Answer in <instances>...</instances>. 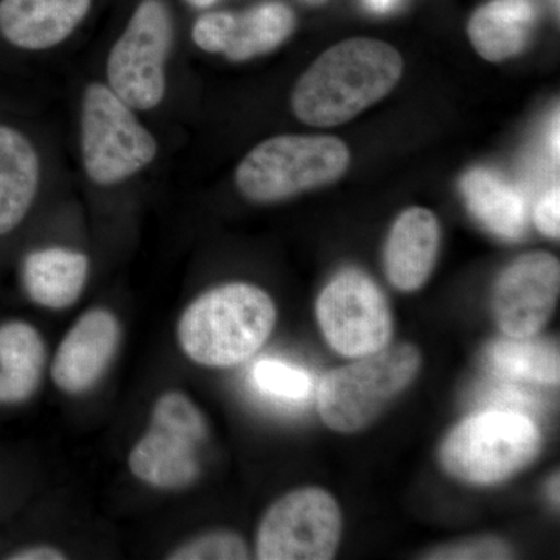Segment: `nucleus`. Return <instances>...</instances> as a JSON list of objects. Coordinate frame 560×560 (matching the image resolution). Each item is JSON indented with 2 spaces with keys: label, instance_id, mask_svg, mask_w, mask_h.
Listing matches in <instances>:
<instances>
[{
  "label": "nucleus",
  "instance_id": "nucleus-22",
  "mask_svg": "<svg viewBox=\"0 0 560 560\" xmlns=\"http://www.w3.org/2000/svg\"><path fill=\"white\" fill-rule=\"evenodd\" d=\"M253 381L261 393L289 404L307 399L312 390V378L307 372L280 360L257 361L253 368Z\"/></svg>",
  "mask_w": 560,
  "mask_h": 560
},
{
  "label": "nucleus",
  "instance_id": "nucleus-17",
  "mask_svg": "<svg viewBox=\"0 0 560 560\" xmlns=\"http://www.w3.org/2000/svg\"><path fill=\"white\" fill-rule=\"evenodd\" d=\"M467 209L486 230L506 241L523 237L528 224L525 197L510 180L489 168H471L460 179Z\"/></svg>",
  "mask_w": 560,
  "mask_h": 560
},
{
  "label": "nucleus",
  "instance_id": "nucleus-15",
  "mask_svg": "<svg viewBox=\"0 0 560 560\" xmlns=\"http://www.w3.org/2000/svg\"><path fill=\"white\" fill-rule=\"evenodd\" d=\"M441 249V224L429 209L410 208L400 213L389 232L385 270L400 291L419 290L429 280Z\"/></svg>",
  "mask_w": 560,
  "mask_h": 560
},
{
  "label": "nucleus",
  "instance_id": "nucleus-1",
  "mask_svg": "<svg viewBox=\"0 0 560 560\" xmlns=\"http://www.w3.org/2000/svg\"><path fill=\"white\" fill-rule=\"evenodd\" d=\"M404 73L399 51L383 40H342L313 62L291 95L298 119L337 127L359 116L396 88Z\"/></svg>",
  "mask_w": 560,
  "mask_h": 560
},
{
  "label": "nucleus",
  "instance_id": "nucleus-9",
  "mask_svg": "<svg viewBox=\"0 0 560 560\" xmlns=\"http://www.w3.org/2000/svg\"><path fill=\"white\" fill-rule=\"evenodd\" d=\"M341 539V512L326 490L287 493L268 510L257 534V559L329 560Z\"/></svg>",
  "mask_w": 560,
  "mask_h": 560
},
{
  "label": "nucleus",
  "instance_id": "nucleus-6",
  "mask_svg": "<svg viewBox=\"0 0 560 560\" xmlns=\"http://www.w3.org/2000/svg\"><path fill=\"white\" fill-rule=\"evenodd\" d=\"M540 448L539 427L529 416L488 410L464 420L448 434L441 459L459 480L495 485L525 469Z\"/></svg>",
  "mask_w": 560,
  "mask_h": 560
},
{
  "label": "nucleus",
  "instance_id": "nucleus-7",
  "mask_svg": "<svg viewBox=\"0 0 560 560\" xmlns=\"http://www.w3.org/2000/svg\"><path fill=\"white\" fill-rule=\"evenodd\" d=\"M173 40L167 0H139L106 60V84L132 109L143 113L164 101Z\"/></svg>",
  "mask_w": 560,
  "mask_h": 560
},
{
  "label": "nucleus",
  "instance_id": "nucleus-29",
  "mask_svg": "<svg viewBox=\"0 0 560 560\" xmlns=\"http://www.w3.org/2000/svg\"><path fill=\"white\" fill-rule=\"evenodd\" d=\"M184 2H186L187 5H190L191 9L206 10L210 9L212 5H215L219 0H184Z\"/></svg>",
  "mask_w": 560,
  "mask_h": 560
},
{
  "label": "nucleus",
  "instance_id": "nucleus-25",
  "mask_svg": "<svg viewBox=\"0 0 560 560\" xmlns=\"http://www.w3.org/2000/svg\"><path fill=\"white\" fill-rule=\"evenodd\" d=\"M485 399L488 404L495 405L493 410L517 411L526 415L536 411L537 400L525 394V390L512 388V386H490L485 390ZM528 416V415H526Z\"/></svg>",
  "mask_w": 560,
  "mask_h": 560
},
{
  "label": "nucleus",
  "instance_id": "nucleus-8",
  "mask_svg": "<svg viewBox=\"0 0 560 560\" xmlns=\"http://www.w3.org/2000/svg\"><path fill=\"white\" fill-rule=\"evenodd\" d=\"M206 422L183 393H167L154 405L150 430L135 445L130 469L139 480L160 489H183L200 475L197 451Z\"/></svg>",
  "mask_w": 560,
  "mask_h": 560
},
{
  "label": "nucleus",
  "instance_id": "nucleus-26",
  "mask_svg": "<svg viewBox=\"0 0 560 560\" xmlns=\"http://www.w3.org/2000/svg\"><path fill=\"white\" fill-rule=\"evenodd\" d=\"M559 209H560V191L559 184L552 186L540 201L537 202L536 212H534V220L536 226L540 232H544L547 237L559 238Z\"/></svg>",
  "mask_w": 560,
  "mask_h": 560
},
{
  "label": "nucleus",
  "instance_id": "nucleus-24",
  "mask_svg": "<svg viewBox=\"0 0 560 560\" xmlns=\"http://www.w3.org/2000/svg\"><path fill=\"white\" fill-rule=\"evenodd\" d=\"M512 550L510 545L493 537H482L463 541L458 545H448L440 550L431 551L427 559L442 560H471V559H511Z\"/></svg>",
  "mask_w": 560,
  "mask_h": 560
},
{
  "label": "nucleus",
  "instance_id": "nucleus-10",
  "mask_svg": "<svg viewBox=\"0 0 560 560\" xmlns=\"http://www.w3.org/2000/svg\"><path fill=\"white\" fill-rule=\"evenodd\" d=\"M327 342L345 357L370 355L389 345L393 313L377 283L359 270H346L327 283L316 302Z\"/></svg>",
  "mask_w": 560,
  "mask_h": 560
},
{
  "label": "nucleus",
  "instance_id": "nucleus-5",
  "mask_svg": "<svg viewBox=\"0 0 560 560\" xmlns=\"http://www.w3.org/2000/svg\"><path fill=\"white\" fill-rule=\"evenodd\" d=\"M80 147L84 172L95 186L131 179L160 151L153 132L108 84H88L81 98Z\"/></svg>",
  "mask_w": 560,
  "mask_h": 560
},
{
  "label": "nucleus",
  "instance_id": "nucleus-20",
  "mask_svg": "<svg viewBox=\"0 0 560 560\" xmlns=\"http://www.w3.org/2000/svg\"><path fill=\"white\" fill-rule=\"evenodd\" d=\"M46 350L38 331L21 320L0 327V404L28 399L38 388Z\"/></svg>",
  "mask_w": 560,
  "mask_h": 560
},
{
  "label": "nucleus",
  "instance_id": "nucleus-21",
  "mask_svg": "<svg viewBox=\"0 0 560 560\" xmlns=\"http://www.w3.org/2000/svg\"><path fill=\"white\" fill-rule=\"evenodd\" d=\"M485 361L497 377L536 385H556L560 377L559 348L555 341L504 335L486 349Z\"/></svg>",
  "mask_w": 560,
  "mask_h": 560
},
{
  "label": "nucleus",
  "instance_id": "nucleus-19",
  "mask_svg": "<svg viewBox=\"0 0 560 560\" xmlns=\"http://www.w3.org/2000/svg\"><path fill=\"white\" fill-rule=\"evenodd\" d=\"M536 21L533 0H492L475 11L467 33L485 60L499 62L517 57L528 46Z\"/></svg>",
  "mask_w": 560,
  "mask_h": 560
},
{
  "label": "nucleus",
  "instance_id": "nucleus-28",
  "mask_svg": "<svg viewBox=\"0 0 560 560\" xmlns=\"http://www.w3.org/2000/svg\"><path fill=\"white\" fill-rule=\"evenodd\" d=\"M401 3L404 0H366V5L378 14L390 13V11L399 9Z\"/></svg>",
  "mask_w": 560,
  "mask_h": 560
},
{
  "label": "nucleus",
  "instance_id": "nucleus-32",
  "mask_svg": "<svg viewBox=\"0 0 560 560\" xmlns=\"http://www.w3.org/2000/svg\"><path fill=\"white\" fill-rule=\"evenodd\" d=\"M556 3V9H559V0H552Z\"/></svg>",
  "mask_w": 560,
  "mask_h": 560
},
{
  "label": "nucleus",
  "instance_id": "nucleus-27",
  "mask_svg": "<svg viewBox=\"0 0 560 560\" xmlns=\"http://www.w3.org/2000/svg\"><path fill=\"white\" fill-rule=\"evenodd\" d=\"M66 556L61 551L55 550L49 547H35L27 548L11 556L10 559L14 560H62Z\"/></svg>",
  "mask_w": 560,
  "mask_h": 560
},
{
  "label": "nucleus",
  "instance_id": "nucleus-3",
  "mask_svg": "<svg viewBox=\"0 0 560 560\" xmlns=\"http://www.w3.org/2000/svg\"><path fill=\"white\" fill-rule=\"evenodd\" d=\"M420 363L418 348L404 342L327 372L318 386L320 419L338 433L366 429L415 382Z\"/></svg>",
  "mask_w": 560,
  "mask_h": 560
},
{
  "label": "nucleus",
  "instance_id": "nucleus-11",
  "mask_svg": "<svg viewBox=\"0 0 560 560\" xmlns=\"http://www.w3.org/2000/svg\"><path fill=\"white\" fill-rule=\"evenodd\" d=\"M560 291V265L548 253L523 254L493 287L492 311L504 335L534 337L550 320Z\"/></svg>",
  "mask_w": 560,
  "mask_h": 560
},
{
  "label": "nucleus",
  "instance_id": "nucleus-2",
  "mask_svg": "<svg viewBox=\"0 0 560 560\" xmlns=\"http://www.w3.org/2000/svg\"><path fill=\"white\" fill-rule=\"evenodd\" d=\"M276 318L267 291L250 283H226L201 294L183 313L179 345L202 366H237L270 338Z\"/></svg>",
  "mask_w": 560,
  "mask_h": 560
},
{
  "label": "nucleus",
  "instance_id": "nucleus-30",
  "mask_svg": "<svg viewBox=\"0 0 560 560\" xmlns=\"http://www.w3.org/2000/svg\"><path fill=\"white\" fill-rule=\"evenodd\" d=\"M550 495L552 503L559 504V475H556V477L551 478Z\"/></svg>",
  "mask_w": 560,
  "mask_h": 560
},
{
  "label": "nucleus",
  "instance_id": "nucleus-16",
  "mask_svg": "<svg viewBox=\"0 0 560 560\" xmlns=\"http://www.w3.org/2000/svg\"><path fill=\"white\" fill-rule=\"evenodd\" d=\"M39 183L38 150L24 132L0 124V235L10 234L24 221Z\"/></svg>",
  "mask_w": 560,
  "mask_h": 560
},
{
  "label": "nucleus",
  "instance_id": "nucleus-4",
  "mask_svg": "<svg viewBox=\"0 0 560 560\" xmlns=\"http://www.w3.org/2000/svg\"><path fill=\"white\" fill-rule=\"evenodd\" d=\"M349 162V149L341 139L275 136L243 158L235 171V184L249 201H282L340 179Z\"/></svg>",
  "mask_w": 560,
  "mask_h": 560
},
{
  "label": "nucleus",
  "instance_id": "nucleus-12",
  "mask_svg": "<svg viewBox=\"0 0 560 560\" xmlns=\"http://www.w3.org/2000/svg\"><path fill=\"white\" fill-rule=\"evenodd\" d=\"M296 27L293 10L282 2H264L245 11H209L191 27V40L206 54L243 62L278 49Z\"/></svg>",
  "mask_w": 560,
  "mask_h": 560
},
{
  "label": "nucleus",
  "instance_id": "nucleus-14",
  "mask_svg": "<svg viewBox=\"0 0 560 560\" xmlns=\"http://www.w3.org/2000/svg\"><path fill=\"white\" fill-rule=\"evenodd\" d=\"M94 0H0V36L14 49L61 46L90 16Z\"/></svg>",
  "mask_w": 560,
  "mask_h": 560
},
{
  "label": "nucleus",
  "instance_id": "nucleus-18",
  "mask_svg": "<svg viewBox=\"0 0 560 560\" xmlns=\"http://www.w3.org/2000/svg\"><path fill=\"white\" fill-rule=\"evenodd\" d=\"M90 276V259L79 250L44 248L28 254L22 279L28 296L43 307H70L81 296Z\"/></svg>",
  "mask_w": 560,
  "mask_h": 560
},
{
  "label": "nucleus",
  "instance_id": "nucleus-31",
  "mask_svg": "<svg viewBox=\"0 0 560 560\" xmlns=\"http://www.w3.org/2000/svg\"><path fill=\"white\" fill-rule=\"evenodd\" d=\"M301 2L307 3V5L318 7L323 5V3H326L327 0H301Z\"/></svg>",
  "mask_w": 560,
  "mask_h": 560
},
{
  "label": "nucleus",
  "instance_id": "nucleus-13",
  "mask_svg": "<svg viewBox=\"0 0 560 560\" xmlns=\"http://www.w3.org/2000/svg\"><path fill=\"white\" fill-rule=\"evenodd\" d=\"M119 337V323L113 313L103 308L84 313L55 357L51 375L58 388L69 394L92 388L113 360Z\"/></svg>",
  "mask_w": 560,
  "mask_h": 560
},
{
  "label": "nucleus",
  "instance_id": "nucleus-23",
  "mask_svg": "<svg viewBox=\"0 0 560 560\" xmlns=\"http://www.w3.org/2000/svg\"><path fill=\"white\" fill-rule=\"evenodd\" d=\"M248 548L234 533H212L183 545L173 551V560H241L248 559Z\"/></svg>",
  "mask_w": 560,
  "mask_h": 560
}]
</instances>
